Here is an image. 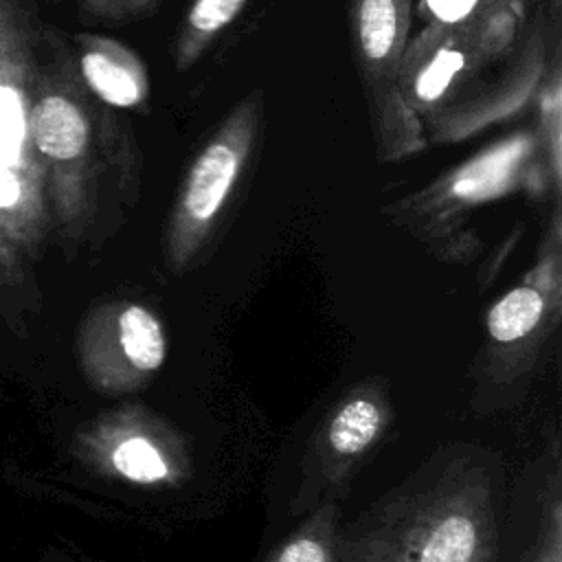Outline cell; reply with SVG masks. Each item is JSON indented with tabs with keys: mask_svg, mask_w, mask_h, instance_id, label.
<instances>
[{
	"mask_svg": "<svg viewBox=\"0 0 562 562\" xmlns=\"http://www.w3.org/2000/svg\"><path fill=\"white\" fill-rule=\"evenodd\" d=\"M31 143L44 169L53 231L75 248L97 224L103 178L136 193L138 158L112 108L81 83L68 37L48 22L31 97Z\"/></svg>",
	"mask_w": 562,
	"mask_h": 562,
	"instance_id": "cell-1",
	"label": "cell"
},
{
	"mask_svg": "<svg viewBox=\"0 0 562 562\" xmlns=\"http://www.w3.org/2000/svg\"><path fill=\"white\" fill-rule=\"evenodd\" d=\"M44 0H0V310L11 327L35 310V263L53 233L44 169L31 143V97Z\"/></svg>",
	"mask_w": 562,
	"mask_h": 562,
	"instance_id": "cell-2",
	"label": "cell"
},
{
	"mask_svg": "<svg viewBox=\"0 0 562 562\" xmlns=\"http://www.w3.org/2000/svg\"><path fill=\"white\" fill-rule=\"evenodd\" d=\"M496 553L494 472L470 452L400 487L338 542V562H494Z\"/></svg>",
	"mask_w": 562,
	"mask_h": 562,
	"instance_id": "cell-3",
	"label": "cell"
},
{
	"mask_svg": "<svg viewBox=\"0 0 562 562\" xmlns=\"http://www.w3.org/2000/svg\"><path fill=\"white\" fill-rule=\"evenodd\" d=\"M261 114V94H248L222 119L189 162L165 226V261L173 274H182L217 231L252 162Z\"/></svg>",
	"mask_w": 562,
	"mask_h": 562,
	"instance_id": "cell-4",
	"label": "cell"
},
{
	"mask_svg": "<svg viewBox=\"0 0 562 562\" xmlns=\"http://www.w3.org/2000/svg\"><path fill=\"white\" fill-rule=\"evenodd\" d=\"M562 305V217L555 198L533 266L501 294L485 314V347L479 362V393L509 395L529 378Z\"/></svg>",
	"mask_w": 562,
	"mask_h": 562,
	"instance_id": "cell-5",
	"label": "cell"
},
{
	"mask_svg": "<svg viewBox=\"0 0 562 562\" xmlns=\"http://www.w3.org/2000/svg\"><path fill=\"white\" fill-rule=\"evenodd\" d=\"M413 0H351L349 42L382 162L406 160L426 149L424 121L404 101L397 72L411 40Z\"/></svg>",
	"mask_w": 562,
	"mask_h": 562,
	"instance_id": "cell-6",
	"label": "cell"
},
{
	"mask_svg": "<svg viewBox=\"0 0 562 562\" xmlns=\"http://www.w3.org/2000/svg\"><path fill=\"white\" fill-rule=\"evenodd\" d=\"M72 454L99 476L140 487H173L189 474L180 432L140 404H125L83 424Z\"/></svg>",
	"mask_w": 562,
	"mask_h": 562,
	"instance_id": "cell-7",
	"label": "cell"
},
{
	"mask_svg": "<svg viewBox=\"0 0 562 562\" xmlns=\"http://www.w3.org/2000/svg\"><path fill=\"white\" fill-rule=\"evenodd\" d=\"M391 417V395L382 380H364L347 391L307 446L292 514H305L323 501L340 503L360 465L386 435Z\"/></svg>",
	"mask_w": 562,
	"mask_h": 562,
	"instance_id": "cell-8",
	"label": "cell"
},
{
	"mask_svg": "<svg viewBox=\"0 0 562 562\" xmlns=\"http://www.w3.org/2000/svg\"><path fill=\"white\" fill-rule=\"evenodd\" d=\"M538 180L547 187L536 132H518L454 167L417 195L402 200L397 211L426 239H454L452 222L459 211L496 200Z\"/></svg>",
	"mask_w": 562,
	"mask_h": 562,
	"instance_id": "cell-9",
	"label": "cell"
},
{
	"mask_svg": "<svg viewBox=\"0 0 562 562\" xmlns=\"http://www.w3.org/2000/svg\"><path fill=\"white\" fill-rule=\"evenodd\" d=\"M75 347L83 378L105 395L143 389L167 360L162 321L147 305L127 299L90 310L79 323Z\"/></svg>",
	"mask_w": 562,
	"mask_h": 562,
	"instance_id": "cell-10",
	"label": "cell"
},
{
	"mask_svg": "<svg viewBox=\"0 0 562 562\" xmlns=\"http://www.w3.org/2000/svg\"><path fill=\"white\" fill-rule=\"evenodd\" d=\"M481 70L485 68L463 20L426 22L406 44L397 86L426 127L468 97Z\"/></svg>",
	"mask_w": 562,
	"mask_h": 562,
	"instance_id": "cell-11",
	"label": "cell"
},
{
	"mask_svg": "<svg viewBox=\"0 0 562 562\" xmlns=\"http://www.w3.org/2000/svg\"><path fill=\"white\" fill-rule=\"evenodd\" d=\"M544 35L547 29H542V24L529 26L522 44L518 46L520 55L512 64V70L494 88L481 90L479 94H468L463 101L426 125V136L437 143L463 140L520 110L522 103L533 97L547 66Z\"/></svg>",
	"mask_w": 562,
	"mask_h": 562,
	"instance_id": "cell-12",
	"label": "cell"
},
{
	"mask_svg": "<svg viewBox=\"0 0 562 562\" xmlns=\"http://www.w3.org/2000/svg\"><path fill=\"white\" fill-rule=\"evenodd\" d=\"M81 83L112 110L147 112L149 75L143 59L114 37L99 33L66 35Z\"/></svg>",
	"mask_w": 562,
	"mask_h": 562,
	"instance_id": "cell-13",
	"label": "cell"
},
{
	"mask_svg": "<svg viewBox=\"0 0 562 562\" xmlns=\"http://www.w3.org/2000/svg\"><path fill=\"white\" fill-rule=\"evenodd\" d=\"M527 18L529 0H481L476 4L463 22L468 24L483 68L507 57L522 44L529 31Z\"/></svg>",
	"mask_w": 562,
	"mask_h": 562,
	"instance_id": "cell-14",
	"label": "cell"
},
{
	"mask_svg": "<svg viewBox=\"0 0 562 562\" xmlns=\"http://www.w3.org/2000/svg\"><path fill=\"white\" fill-rule=\"evenodd\" d=\"M250 0H191L173 37V66L178 72L195 66L244 13Z\"/></svg>",
	"mask_w": 562,
	"mask_h": 562,
	"instance_id": "cell-15",
	"label": "cell"
},
{
	"mask_svg": "<svg viewBox=\"0 0 562 562\" xmlns=\"http://www.w3.org/2000/svg\"><path fill=\"white\" fill-rule=\"evenodd\" d=\"M340 531V503L323 501L305 512L301 525L290 531L263 562H338Z\"/></svg>",
	"mask_w": 562,
	"mask_h": 562,
	"instance_id": "cell-16",
	"label": "cell"
},
{
	"mask_svg": "<svg viewBox=\"0 0 562 562\" xmlns=\"http://www.w3.org/2000/svg\"><path fill=\"white\" fill-rule=\"evenodd\" d=\"M533 101L538 112V127L533 132L538 140L540 162L547 182L558 198L562 182V66L558 46L547 59L544 72L533 92Z\"/></svg>",
	"mask_w": 562,
	"mask_h": 562,
	"instance_id": "cell-17",
	"label": "cell"
},
{
	"mask_svg": "<svg viewBox=\"0 0 562 562\" xmlns=\"http://www.w3.org/2000/svg\"><path fill=\"white\" fill-rule=\"evenodd\" d=\"M81 15L97 22H130L151 13L160 0H75Z\"/></svg>",
	"mask_w": 562,
	"mask_h": 562,
	"instance_id": "cell-18",
	"label": "cell"
},
{
	"mask_svg": "<svg viewBox=\"0 0 562 562\" xmlns=\"http://www.w3.org/2000/svg\"><path fill=\"white\" fill-rule=\"evenodd\" d=\"M481 0H424V13L428 22H461Z\"/></svg>",
	"mask_w": 562,
	"mask_h": 562,
	"instance_id": "cell-19",
	"label": "cell"
},
{
	"mask_svg": "<svg viewBox=\"0 0 562 562\" xmlns=\"http://www.w3.org/2000/svg\"><path fill=\"white\" fill-rule=\"evenodd\" d=\"M64 562H68V560H64Z\"/></svg>",
	"mask_w": 562,
	"mask_h": 562,
	"instance_id": "cell-20",
	"label": "cell"
}]
</instances>
